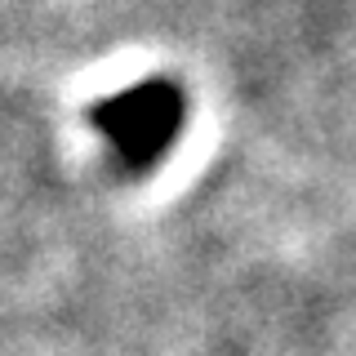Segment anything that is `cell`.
<instances>
[{"label": "cell", "mask_w": 356, "mask_h": 356, "mask_svg": "<svg viewBox=\"0 0 356 356\" xmlns=\"http://www.w3.org/2000/svg\"><path fill=\"white\" fill-rule=\"evenodd\" d=\"M187 98L174 81H143L89 107V125L111 143L125 170H152L183 134Z\"/></svg>", "instance_id": "6da1fadb"}]
</instances>
